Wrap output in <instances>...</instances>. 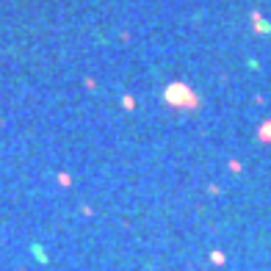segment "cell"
Masks as SVG:
<instances>
[{"mask_svg":"<svg viewBox=\"0 0 271 271\" xmlns=\"http://www.w3.org/2000/svg\"><path fill=\"white\" fill-rule=\"evenodd\" d=\"M164 100L172 108H185V111L196 108V103H199V97L194 94L185 83H169V86L164 89Z\"/></svg>","mask_w":271,"mask_h":271,"instance_id":"obj_1","label":"cell"},{"mask_svg":"<svg viewBox=\"0 0 271 271\" xmlns=\"http://www.w3.org/2000/svg\"><path fill=\"white\" fill-rule=\"evenodd\" d=\"M252 22H255V28L260 30V33H271V22H266L260 14H255V17H252Z\"/></svg>","mask_w":271,"mask_h":271,"instance_id":"obj_2","label":"cell"},{"mask_svg":"<svg viewBox=\"0 0 271 271\" xmlns=\"http://www.w3.org/2000/svg\"><path fill=\"white\" fill-rule=\"evenodd\" d=\"M257 136H260L263 141H271V122H266V125L257 130Z\"/></svg>","mask_w":271,"mask_h":271,"instance_id":"obj_3","label":"cell"}]
</instances>
